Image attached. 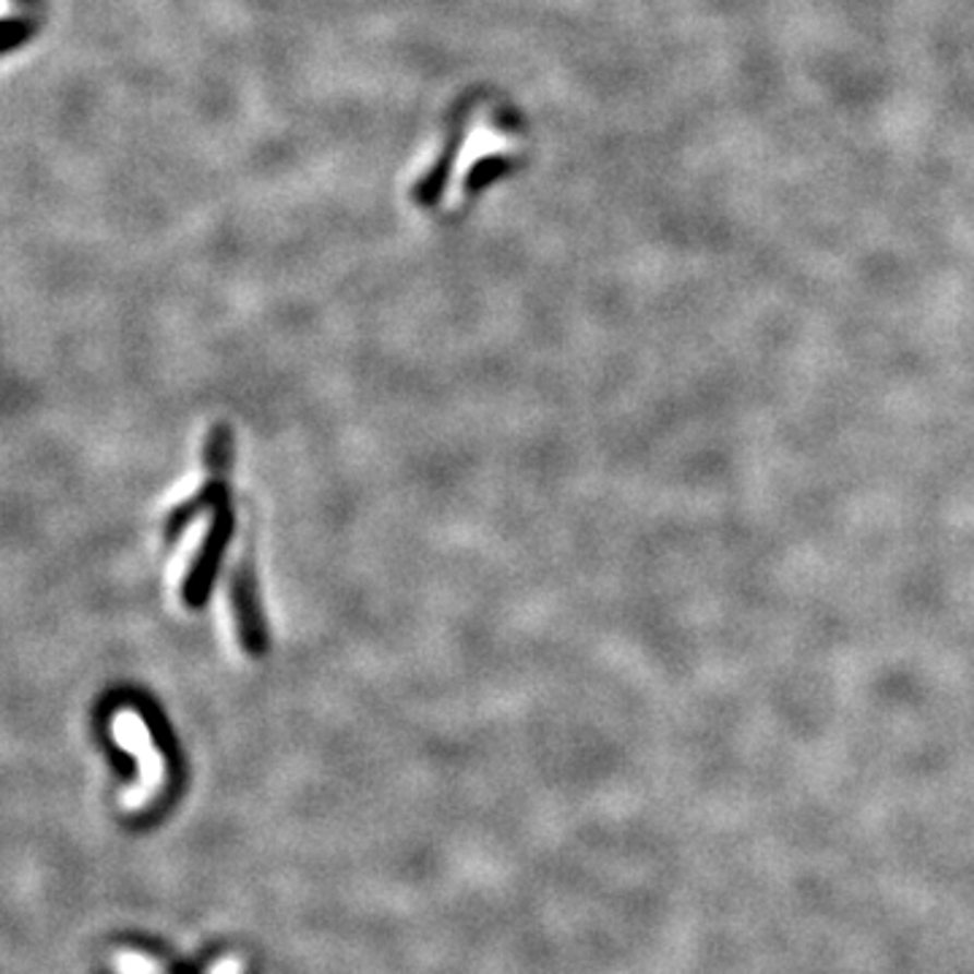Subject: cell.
Instances as JSON below:
<instances>
[{
  "instance_id": "1",
  "label": "cell",
  "mask_w": 974,
  "mask_h": 974,
  "mask_svg": "<svg viewBox=\"0 0 974 974\" xmlns=\"http://www.w3.org/2000/svg\"><path fill=\"white\" fill-rule=\"evenodd\" d=\"M230 453H233V436H230L228 425H214L209 433V442H206V466H209V480L199 490L190 501L173 506L168 512L166 520V539L173 542L179 533L184 531L188 522H193V517H199L201 512L212 509L223 495H228V469H230Z\"/></svg>"
},
{
  "instance_id": "2",
  "label": "cell",
  "mask_w": 974,
  "mask_h": 974,
  "mask_svg": "<svg viewBox=\"0 0 974 974\" xmlns=\"http://www.w3.org/2000/svg\"><path fill=\"white\" fill-rule=\"evenodd\" d=\"M212 528L206 533L204 544H201L199 555L193 557V566H190L188 577H184L182 585V599L184 604L193 606V610H201L206 604L212 593V585L214 577L219 572V563H223L225 550H228L230 537L236 531V520H233V512H230V498H219L217 504L212 506Z\"/></svg>"
},
{
  "instance_id": "3",
  "label": "cell",
  "mask_w": 974,
  "mask_h": 974,
  "mask_svg": "<svg viewBox=\"0 0 974 974\" xmlns=\"http://www.w3.org/2000/svg\"><path fill=\"white\" fill-rule=\"evenodd\" d=\"M230 604H233L236 626H239L244 650L255 658L266 656L268 630L266 621H263L261 599H257L255 572H252V563L246 557L239 563V568L233 572V579H230Z\"/></svg>"
},
{
  "instance_id": "4",
  "label": "cell",
  "mask_w": 974,
  "mask_h": 974,
  "mask_svg": "<svg viewBox=\"0 0 974 974\" xmlns=\"http://www.w3.org/2000/svg\"><path fill=\"white\" fill-rule=\"evenodd\" d=\"M117 972L120 974H157L160 972V966H157L152 959H146V955L136 953V950H122V953L117 955Z\"/></svg>"
},
{
  "instance_id": "5",
  "label": "cell",
  "mask_w": 974,
  "mask_h": 974,
  "mask_svg": "<svg viewBox=\"0 0 974 974\" xmlns=\"http://www.w3.org/2000/svg\"><path fill=\"white\" fill-rule=\"evenodd\" d=\"M209 974H244V961L236 959V955H228V959L217 961Z\"/></svg>"
}]
</instances>
